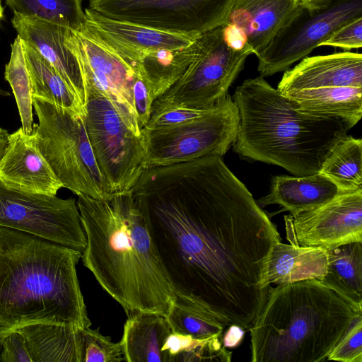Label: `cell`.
Returning <instances> with one entry per match:
<instances>
[{
  "mask_svg": "<svg viewBox=\"0 0 362 362\" xmlns=\"http://www.w3.org/2000/svg\"><path fill=\"white\" fill-rule=\"evenodd\" d=\"M130 192L175 290L249 330L281 238L222 156L147 168Z\"/></svg>",
  "mask_w": 362,
  "mask_h": 362,
  "instance_id": "6da1fadb",
  "label": "cell"
},
{
  "mask_svg": "<svg viewBox=\"0 0 362 362\" xmlns=\"http://www.w3.org/2000/svg\"><path fill=\"white\" fill-rule=\"evenodd\" d=\"M77 206L86 237L81 258L101 287L127 316H165L176 291L131 192L105 200L78 195Z\"/></svg>",
  "mask_w": 362,
  "mask_h": 362,
  "instance_id": "7a4b0ae2",
  "label": "cell"
},
{
  "mask_svg": "<svg viewBox=\"0 0 362 362\" xmlns=\"http://www.w3.org/2000/svg\"><path fill=\"white\" fill-rule=\"evenodd\" d=\"M81 254L0 226V335L35 323L90 327L76 274Z\"/></svg>",
  "mask_w": 362,
  "mask_h": 362,
  "instance_id": "3957f363",
  "label": "cell"
},
{
  "mask_svg": "<svg viewBox=\"0 0 362 362\" xmlns=\"http://www.w3.org/2000/svg\"><path fill=\"white\" fill-rule=\"evenodd\" d=\"M239 113L233 149L294 176L318 173L332 148L351 129L341 119L303 112L263 76L248 78L232 96Z\"/></svg>",
  "mask_w": 362,
  "mask_h": 362,
  "instance_id": "277c9868",
  "label": "cell"
},
{
  "mask_svg": "<svg viewBox=\"0 0 362 362\" xmlns=\"http://www.w3.org/2000/svg\"><path fill=\"white\" fill-rule=\"evenodd\" d=\"M362 309L317 279L272 288L249 329L252 362H322Z\"/></svg>",
  "mask_w": 362,
  "mask_h": 362,
  "instance_id": "5b68a950",
  "label": "cell"
},
{
  "mask_svg": "<svg viewBox=\"0 0 362 362\" xmlns=\"http://www.w3.org/2000/svg\"><path fill=\"white\" fill-rule=\"evenodd\" d=\"M37 118L32 134L63 187L96 199L112 197L96 162L85 117L33 98Z\"/></svg>",
  "mask_w": 362,
  "mask_h": 362,
  "instance_id": "8992f818",
  "label": "cell"
},
{
  "mask_svg": "<svg viewBox=\"0 0 362 362\" xmlns=\"http://www.w3.org/2000/svg\"><path fill=\"white\" fill-rule=\"evenodd\" d=\"M197 53L182 76L163 95L155 99L151 115L182 107L210 109L221 102L252 54L248 45L237 49L230 47L221 25L196 38Z\"/></svg>",
  "mask_w": 362,
  "mask_h": 362,
  "instance_id": "52a82bcc",
  "label": "cell"
},
{
  "mask_svg": "<svg viewBox=\"0 0 362 362\" xmlns=\"http://www.w3.org/2000/svg\"><path fill=\"white\" fill-rule=\"evenodd\" d=\"M238 125V110L228 94L209 112L197 118L164 128L144 127L141 137L146 168L210 155L223 156L234 143Z\"/></svg>",
  "mask_w": 362,
  "mask_h": 362,
  "instance_id": "ba28073f",
  "label": "cell"
},
{
  "mask_svg": "<svg viewBox=\"0 0 362 362\" xmlns=\"http://www.w3.org/2000/svg\"><path fill=\"white\" fill-rule=\"evenodd\" d=\"M87 92L85 123L98 168L112 196L129 192L146 168L142 139L105 96L91 87Z\"/></svg>",
  "mask_w": 362,
  "mask_h": 362,
  "instance_id": "9c48e42d",
  "label": "cell"
},
{
  "mask_svg": "<svg viewBox=\"0 0 362 362\" xmlns=\"http://www.w3.org/2000/svg\"><path fill=\"white\" fill-rule=\"evenodd\" d=\"M362 18V0H331L308 9L301 4L257 57L261 76L286 71L346 23Z\"/></svg>",
  "mask_w": 362,
  "mask_h": 362,
  "instance_id": "30bf717a",
  "label": "cell"
},
{
  "mask_svg": "<svg viewBox=\"0 0 362 362\" xmlns=\"http://www.w3.org/2000/svg\"><path fill=\"white\" fill-rule=\"evenodd\" d=\"M235 0H90L88 8L118 21L199 36L225 24Z\"/></svg>",
  "mask_w": 362,
  "mask_h": 362,
  "instance_id": "8fae6325",
  "label": "cell"
},
{
  "mask_svg": "<svg viewBox=\"0 0 362 362\" xmlns=\"http://www.w3.org/2000/svg\"><path fill=\"white\" fill-rule=\"evenodd\" d=\"M0 226L83 251L86 237L75 199L32 194L0 182Z\"/></svg>",
  "mask_w": 362,
  "mask_h": 362,
  "instance_id": "7c38bea8",
  "label": "cell"
},
{
  "mask_svg": "<svg viewBox=\"0 0 362 362\" xmlns=\"http://www.w3.org/2000/svg\"><path fill=\"white\" fill-rule=\"evenodd\" d=\"M66 42L78 61L87 88L91 87L105 96L127 126L141 136L133 98L138 73L82 25L77 30H67Z\"/></svg>",
  "mask_w": 362,
  "mask_h": 362,
  "instance_id": "4fadbf2b",
  "label": "cell"
},
{
  "mask_svg": "<svg viewBox=\"0 0 362 362\" xmlns=\"http://www.w3.org/2000/svg\"><path fill=\"white\" fill-rule=\"evenodd\" d=\"M287 240L305 247L331 249L362 242V189L341 193L295 216H284Z\"/></svg>",
  "mask_w": 362,
  "mask_h": 362,
  "instance_id": "5bb4252c",
  "label": "cell"
},
{
  "mask_svg": "<svg viewBox=\"0 0 362 362\" xmlns=\"http://www.w3.org/2000/svg\"><path fill=\"white\" fill-rule=\"evenodd\" d=\"M84 12L82 25L104 41L136 71L139 60L147 52L185 48L198 37L115 20L89 8Z\"/></svg>",
  "mask_w": 362,
  "mask_h": 362,
  "instance_id": "9a60e30c",
  "label": "cell"
},
{
  "mask_svg": "<svg viewBox=\"0 0 362 362\" xmlns=\"http://www.w3.org/2000/svg\"><path fill=\"white\" fill-rule=\"evenodd\" d=\"M0 182L16 190L47 196H56L63 187L32 133L22 127L8 135L6 151L0 160Z\"/></svg>",
  "mask_w": 362,
  "mask_h": 362,
  "instance_id": "2e32d148",
  "label": "cell"
},
{
  "mask_svg": "<svg viewBox=\"0 0 362 362\" xmlns=\"http://www.w3.org/2000/svg\"><path fill=\"white\" fill-rule=\"evenodd\" d=\"M11 23L17 35L57 70L86 108L87 86L78 61L66 42L68 28L16 13Z\"/></svg>",
  "mask_w": 362,
  "mask_h": 362,
  "instance_id": "e0dca14e",
  "label": "cell"
},
{
  "mask_svg": "<svg viewBox=\"0 0 362 362\" xmlns=\"http://www.w3.org/2000/svg\"><path fill=\"white\" fill-rule=\"evenodd\" d=\"M362 87V55L345 51L305 57L286 69L277 90L284 93L293 90L329 87Z\"/></svg>",
  "mask_w": 362,
  "mask_h": 362,
  "instance_id": "ac0fdd59",
  "label": "cell"
},
{
  "mask_svg": "<svg viewBox=\"0 0 362 362\" xmlns=\"http://www.w3.org/2000/svg\"><path fill=\"white\" fill-rule=\"evenodd\" d=\"M300 4V0H235L224 25L239 31L258 57Z\"/></svg>",
  "mask_w": 362,
  "mask_h": 362,
  "instance_id": "d6986e66",
  "label": "cell"
},
{
  "mask_svg": "<svg viewBox=\"0 0 362 362\" xmlns=\"http://www.w3.org/2000/svg\"><path fill=\"white\" fill-rule=\"evenodd\" d=\"M341 191L320 173L306 176L278 175L273 177L269 194L257 202L259 206L279 204L295 216L317 208Z\"/></svg>",
  "mask_w": 362,
  "mask_h": 362,
  "instance_id": "ffe728a7",
  "label": "cell"
},
{
  "mask_svg": "<svg viewBox=\"0 0 362 362\" xmlns=\"http://www.w3.org/2000/svg\"><path fill=\"white\" fill-rule=\"evenodd\" d=\"M127 317L120 340L125 361L167 362L163 347L172 330L165 316L141 311Z\"/></svg>",
  "mask_w": 362,
  "mask_h": 362,
  "instance_id": "44dd1931",
  "label": "cell"
},
{
  "mask_svg": "<svg viewBox=\"0 0 362 362\" xmlns=\"http://www.w3.org/2000/svg\"><path fill=\"white\" fill-rule=\"evenodd\" d=\"M328 262L327 249L296 244H275L269 260V283L281 285L324 277Z\"/></svg>",
  "mask_w": 362,
  "mask_h": 362,
  "instance_id": "7402d4cb",
  "label": "cell"
},
{
  "mask_svg": "<svg viewBox=\"0 0 362 362\" xmlns=\"http://www.w3.org/2000/svg\"><path fill=\"white\" fill-rule=\"evenodd\" d=\"M299 110L338 117L352 128L362 116V87H329L293 90L282 93Z\"/></svg>",
  "mask_w": 362,
  "mask_h": 362,
  "instance_id": "603a6c76",
  "label": "cell"
},
{
  "mask_svg": "<svg viewBox=\"0 0 362 362\" xmlns=\"http://www.w3.org/2000/svg\"><path fill=\"white\" fill-rule=\"evenodd\" d=\"M17 329L24 338L33 362H81V329L35 323Z\"/></svg>",
  "mask_w": 362,
  "mask_h": 362,
  "instance_id": "cb8c5ba5",
  "label": "cell"
},
{
  "mask_svg": "<svg viewBox=\"0 0 362 362\" xmlns=\"http://www.w3.org/2000/svg\"><path fill=\"white\" fill-rule=\"evenodd\" d=\"M24 43L33 98L86 117V108L57 70L35 49Z\"/></svg>",
  "mask_w": 362,
  "mask_h": 362,
  "instance_id": "d4e9b609",
  "label": "cell"
},
{
  "mask_svg": "<svg viewBox=\"0 0 362 362\" xmlns=\"http://www.w3.org/2000/svg\"><path fill=\"white\" fill-rule=\"evenodd\" d=\"M196 39L182 49H158L144 54L136 71L145 81L153 101L168 90L184 74L197 53Z\"/></svg>",
  "mask_w": 362,
  "mask_h": 362,
  "instance_id": "484cf974",
  "label": "cell"
},
{
  "mask_svg": "<svg viewBox=\"0 0 362 362\" xmlns=\"http://www.w3.org/2000/svg\"><path fill=\"white\" fill-rule=\"evenodd\" d=\"M326 273L320 281L362 309V242L327 249Z\"/></svg>",
  "mask_w": 362,
  "mask_h": 362,
  "instance_id": "4316f807",
  "label": "cell"
},
{
  "mask_svg": "<svg viewBox=\"0 0 362 362\" xmlns=\"http://www.w3.org/2000/svg\"><path fill=\"white\" fill-rule=\"evenodd\" d=\"M165 317L172 332L200 339L223 335L228 327L198 301L177 291Z\"/></svg>",
  "mask_w": 362,
  "mask_h": 362,
  "instance_id": "83f0119b",
  "label": "cell"
},
{
  "mask_svg": "<svg viewBox=\"0 0 362 362\" xmlns=\"http://www.w3.org/2000/svg\"><path fill=\"white\" fill-rule=\"evenodd\" d=\"M341 191L362 189V140L346 135L332 148L320 170Z\"/></svg>",
  "mask_w": 362,
  "mask_h": 362,
  "instance_id": "f1b7e54d",
  "label": "cell"
},
{
  "mask_svg": "<svg viewBox=\"0 0 362 362\" xmlns=\"http://www.w3.org/2000/svg\"><path fill=\"white\" fill-rule=\"evenodd\" d=\"M83 0H6L13 13L44 21L71 30L84 22Z\"/></svg>",
  "mask_w": 362,
  "mask_h": 362,
  "instance_id": "f546056e",
  "label": "cell"
},
{
  "mask_svg": "<svg viewBox=\"0 0 362 362\" xmlns=\"http://www.w3.org/2000/svg\"><path fill=\"white\" fill-rule=\"evenodd\" d=\"M223 335L196 339L171 332L163 345L167 362H229L232 352L223 344Z\"/></svg>",
  "mask_w": 362,
  "mask_h": 362,
  "instance_id": "4dcf8cb0",
  "label": "cell"
},
{
  "mask_svg": "<svg viewBox=\"0 0 362 362\" xmlns=\"http://www.w3.org/2000/svg\"><path fill=\"white\" fill-rule=\"evenodd\" d=\"M11 48L10 59L5 66L4 78L12 89L21 127L25 132L31 133L34 124L32 87L24 43L18 35L13 40Z\"/></svg>",
  "mask_w": 362,
  "mask_h": 362,
  "instance_id": "1f68e13d",
  "label": "cell"
},
{
  "mask_svg": "<svg viewBox=\"0 0 362 362\" xmlns=\"http://www.w3.org/2000/svg\"><path fill=\"white\" fill-rule=\"evenodd\" d=\"M81 362H121L124 361L120 341L115 343L99 329H81Z\"/></svg>",
  "mask_w": 362,
  "mask_h": 362,
  "instance_id": "d6a6232c",
  "label": "cell"
},
{
  "mask_svg": "<svg viewBox=\"0 0 362 362\" xmlns=\"http://www.w3.org/2000/svg\"><path fill=\"white\" fill-rule=\"evenodd\" d=\"M327 361L362 362V316L330 352Z\"/></svg>",
  "mask_w": 362,
  "mask_h": 362,
  "instance_id": "836d02e7",
  "label": "cell"
},
{
  "mask_svg": "<svg viewBox=\"0 0 362 362\" xmlns=\"http://www.w3.org/2000/svg\"><path fill=\"white\" fill-rule=\"evenodd\" d=\"M321 46L339 47L346 51L362 46V18L354 19L337 30Z\"/></svg>",
  "mask_w": 362,
  "mask_h": 362,
  "instance_id": "e575fe53",
  "label": "cell"
},
{
  "mask_svg": "<svg viewBox=\"0 0 362 362\" xmlns=\"http://www.w3.org/2000/svg\"><path fill=\"white\" fill-rule=\"evenodd\" d=\"M1 362H33L21 333L13 329L0 335Z\"/></svg>",
  "mask_w": 362,
  "mask_h": 362,
  "instance_id": "d590c367",
  "label": "cell"
},
{
  "mask_svg": "<svg viewBox=\"0 0 362 362\" xmlns=\"http://www.w3.org/2000/svg\"><path fill=\"white\" fill-rule=\"evenodd\" d=\"M213 107L207 110L177 107L165 110L151 115L144 127L159 129L180 124L206 114Z\"/></svg>",
  "mask_w": 362,
  "mask_h": 362,
  "instance_id": "8d00e7d4",
  "label": "cell"
},
{
  "mask_svg": "<svg viewBox=\"0 0 362 362\" xmlns=\"http://www.w3.org/2000/svg\"><path fill=\"white\" fill-rule=\"evenodd\" d=\"M133 98L138 124L141 130L149 121L153 101L147 84L139 73L133 86Z\"/></svg>",
  "mask_w": 362,
  "mask_h": 362,
  "instance_id": "74e56055",
  "label": "cell"
},
{
  "mask_svg": "<svg viewBox=\"0 0 362 362\" xmlns=\"http://www.w3.org/2000/svg\"><path fill=\"white\" fill-rule=\"evenodd\" d=\"M228 327L225 334H223V344L227 349L234 348L242 341L245 332L236 325H231Z\"/></svg>",
  "mask_w": 362,
  "mask_h": 362,
  "instance_id": "f35d334b",
  "label": "cell"
},
{
  "mask_svg": "<svg viewBox=\"0 0 362 362\" xmlns=\"http://www.w3.org/2000/svg\"><path fill=\"white\" fill-rule=\"evenodd\" d=\"M300 4L304 7L308 8V9H315V8H319L325 4H327L328 2H329L331 0H300Z\"/></svg>",
  "mask_w": 362,
  "mask_h": 362,
  "instance_id": "ab89813d",
  "label": "cell"
},
{
  "mask_svg": "<svg viewBox=\"0 0 362 362\" xmlns=\"http://www.w3.org/2000/svg\"><path fill=\"white\" fill-rule=\"evenodd\" d=\"M8 132L0 127V160L4 154L8 141Z\"/></svg>",
  "mask_w": 362,
  "mask_h": 362,
  "instance_id": "60d3db41",
  "label": "cell"
},
{
  "mask_svg": "<svg viewBox=\"0 0 362 362\" xmlns=\"http://www.w3.org/2000/svg\"><path fill=\"white\" fill-rule=\"evenodd\" d=\"M3 16H4V8L1 5V2L0 1V22H1V19L3 18Z\"/></svg>",
  "mask_w": 362,
  "mask_h": 362,
  "instance_id": "b9f144b4",
  "label": "cell"
},
{
  "mask_svg": "<svg viewBox=\"0 0 362 362\" xmlns=\"http://www.w3.org/2000/svg\"><path fill=\"white\" fill-rule=\"evenodd\" d=\"M0 1L1 2V0H0Z\"/></svg>",
  "mask_w": 362,
  "mask_h": 362,
  "instance_id": "7bdbcfd3",
  "label": "cell"
},
{
  "mask_svg": "<svg viewBox=\"0 0 362 362\" xmlns=\"http://www.w3.org/2000/svg\"><path fill=\"white\" fill-rule=\"evenodd\" d=\"M90 1V0H89Z\"/></svg>",
  "mask_w": 362,
  "mask_h": 362,
  "instance_id": "ee69618b",
  "label": "cell"
}]
</instances>
